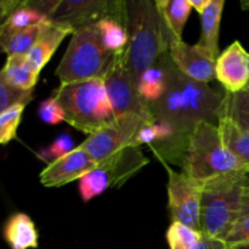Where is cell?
Listing matches in <instances>:
<instances>
[{"mask_svg":"<svg viewBox=\"0 0 249 249\" xmlns=\"http://www.w3.org/2000/svg\"><path fill=\"white\" fill-rule=\"evenodd\" d=\"M168 87L158 101L148 104L155 121H160L173 130V142L165 160L179 165L187 142L199 123L218 125L225 89H214L209 84L195 82L178 71L167 53Z\"/></svg>","mask_w":249,"mask_h":249,"instance_id":"1","label":"cell"},{"mask_svg":"<svg viewBox=\"0 0 249 249\" xmlns=\"http://www.w3.org/2000/svg\"><path fill=\"white\" fill-rule=\"evenodd\" d=\"M129 43L126 63L138 78L169 51L172 36L156 2L152 0L126 1Z\"/></svg>","mask_w":249,"mask_h":249,"instance_id":"2","label":"cell"},{"mask_svg":"<svg viewBox=\"0 0 249 249\" xmlns=\"http://www.w3.org/2000/svg\"><path fill=\"white\" fill-rule=\"evenodd\" d=\"M65 112V122L91 135L116 119L104 79L60 84L53 95Z\"/></svg>","mask_w":249,"mask_h":249,"instance_id":"3","label":"cell"},{"mask_svg":"<svg viewBox=\"0 0 249 249\" xmlns=\"http://www.w3.org/2000/svg\"><path fill=\"white\" fill-rule=\"evenodd\" d=\"M179 165L184 174L201 182L243 172L238 160L224 143L219 126L207 122L195 128Z\"/></svg>","mask_w":249,"mask_h":249,"instance_id":"4","label":"cell"},{"mask_svg":"<svg viewBox=\"0 0 249 249\" xmlns=\"http://www.w3.org/2000/svg\"><path fill=\"white\" fill-rule=\"evenodd\" d=\"M243 181L241 174L223 175L204 182L201 202V232L223 241L241 216Z\"/></svg>","mask_w":249,"mask_h":249,"instance_id":"5","label":"cell"},{"mask_svg":"<svg viewBox=\"0 0 249 249\" xmlns=\"http://www.w3.org/2000/svg\"><path fill=\"white\" fill-rule=\"evenodd\" d=\"M114 53L107 50L94 26L74 32L56 70L60 84L104 79L113 62Z\"/></svg>","mask_w":249,"mask_h":249,"instance_id":"6","label":"cell"},{"mask_svg":"<svg viewBox=\"0 0 249 249\" xmlns=\"http://www.w3.org/2000/svg\"><path fill=\"white\" fill-rule=\"evenodd\" d=\"M147 163L140 147H128L106 158L79 180L80 197L89 202L111 187L121 186Z\"/></svg>","mask_w":249,"mask_h":249,"instance_id":"7","label":"cell"},{"mask_svg":"<svg viewBox=\"0 0 249 249\" xmlns=\"http://www.w3.org/2000/svg\"><path fill=\"white\" fill-rule=\"evenodd\" d=\"M104 83L116 118L138 116L146 123L153 121L148 104L139 91L138 78L126 63V50L114 53L113 62L104 78Z\"/></svg>","mask_w":249,"mask_h":249,"instance_id":"8","label":"cell"},{"mask_svg":"<svg viewBox=\"0 0 249 249\" xmlns=\"http://www.w3.org/2000/svg\"><path fill=\"white\" fill-rule=\"evenodd\" d=\"M168 170V209L172 223H180L201 232V202L204 182L184 173Z\"/></svg>","mask_w":249,"mask_h":249,"instance_id":"9","label":"cell"},{"mask_svg":"<svg viewBox=\"0 0 249 249\" xmlns=\"http://www.w3.org/2000/svg\"><path fill=\"white\" fill-rule=\"evenodd\" d=\"M106 17L121 19L128 24L126 1L114 0H61L50 22L72 28L77 32L94 26Z\"/></svg>","mask_w":249,"mask_h":249,"instance_id":"10","label":"cell"},{"mask_svg":"<svg viewBox=\"0 0 249 249\" xmlns=\"http://www.w3.org/2000/svg\"><path fill=\"white\" fill-rule=\"evenodd\" d=\"M143 123L146 122L138 116L118 117L112 123L89 135L80 146L97 164L125 148L135 147L136 134Z\"/></svg>","mask_w":249,"mask_h":249,"instance_id":"11","label":"cell"},{"mask_svg":"<svg viewBox=\"0 0 249 249\" xmlns=\"http://www.w3.org/2000/svg\"><path fill=\"white\" fill-rule=\"evenodd\" d=\"M168 53L175 67L185 77L204 84H209L216 79V60L198 44L190 45L182 39H172Z\"/></svg>","mask_w":249,"mask_h":249,"instance_id":"12","label":"cell"},{"mask_svg":"<svg viewBox=\"0 0 249 249\" xmlns=\"http://www.w3.org/2000/svg\"><path fill=\"white\" fill-rule=\"evenodd\" d=\"M96 167L91 156L78 146L70 153L58 158L40 173V182L45 187H61L74 180H80Z\"/></svg>","mask_w":249,"mask_h":249,"instance_id":"13","label":"cell"},{"mask_svg":"<svg viewBox=\"0 0 249 249\" xmlns=\"http://www.w3.org/2000/svg\"><path fill=\"white\" fill-rule=\"evenodd\" d=\"M216 80L225 91L238 92L247 88L249 80V53L240 41L231 44L215 62Z\"/></svg>","mask_w":249,"mask_h":249,"instance_id":"14","label":"cell"},{"mask_svg":"<svg viewBox=\"0 0 249 249\" xmlns=\"http://www.w3.org/2000/svg\"><path fill=\"white\" fill-rule=\"evenodd\" d=\"M74 31L70 27L60 26V24H53V22L50 26L46 28V31L41 34L40 38L38 39L33 48L31 49L28 53L26 55L27 61L32 66L34 71L38 73L41 72L46 63L50 61L55 51L62 43L63 39L68 34H73Z\"/></svg>","mask_w":249,"mask_h":249,"instance_id":"15","label":"cell"},{"mask_svg":"<svg viewBox=\"0 0 249 249\" xmlns=\"http://www.w3.org/2000/svg\"><path fill=\"white\" fill-rule=\"evenodd\" d=\"M2 236L11 249L38 247L39 235L36 224L24 213H15L5 221Z\"/></svg>","mask_w":249,"mask_h":249,"instance_id":"16","label":"cell"},{"mask_svg":"<svg viewBox=\"0 0 249 249\" xmlns=\"http://www.w3.org/2000/svg\"><path fill=\"white\" fill-rule=\"evenodd\" d=\"M224 0H209L208 6L201 15V38L198 44L214 60L219 57V33H220L221 15L224 11Z\"/></svg>","mask_w":249,"mask_h":249,"instance_id":"17","label":"cell"},{"mask_svg":"<svg viewBox=\"0 0 249 249\" xmlns=\"http://www.w3.org/2000/svg\"><path fill=\"white\" fill-rule=\"evenodd\" d=\"M167 53L160 56V60L146 70L138 79L139 91L147 104L158 101L167 90Z\"/></svg>","mask_w":249,"mask_h":249,"instance_id":"18","label":"cell"},{"mask_svg":"<svg viewBox=\"0 0 249 249\" xmlns=\"http://www.w3.org/2000/svg\"><path fill=\"white\" fill-rule=\"evenodd\" d=\"M0 74L10 87L21 91H33L40 73L32 68L26 56H7Z\"/></svg>","mask_w":249,"mask_h":249,"instance_id":"19","label":"cell"},{"mask_svg":"<svg viewBox=\"0 0 249 249\" xmlns=\"http://www.w3.org/2000/svg\"><path fill=\"white\" fill-rule=\"evenodd\" d=\"M219 130L224 143L242 167L243 172L249 170V130H242L225 117H219Z\"/></svg>","mask_w":249,"mask_h":249,"instance_id":"20","label":"cell"},{"mask_svg":"<svg viewBox=\"0 0 249 249\" xmlns=\"http://www.w3.org/2000/svg\"><path fill=\"white\" fill-rule=\"evenodd\" d=\"M156 6L173 39H182L192 7L189 0H156Z\"/></svg>","mask_w":249,"mask_h":249,"instance_id":"21","label":"cell"},{"mask_svg":"<svg viewBox=\"0 0 249 249\" xmlns=\"http://www.w3.org/2000/svg\"><path fill=\"white\" fill-rule=\"evenodd\" d=\"M50 21H44L0 40V50L7 56H26L41 34L50 26Z\"/></svg>","mask_w":249,"mask_h":249,"instance_id":"22","label":"cell"},{"mask_svg":"<svg viewBox=\"0 0 249 249\" xmlns=\"http://www.w3.org/2000/svg\"><path fill=\"white\" fill-rule=\"evenodd\" d=\"M44 21H50V19L46 18L38 10L27 5L26 1H22L21 5L15 9L0 24V40Z\"/></svg>","mask_w":249,"mask_h":249,"instance_id":"23","label":"cell"},{"mask_svg":"<svg viewBox=\"0 0 249 249\" xmlns=\"http://www.w3.org/2000/svg\"><path fill=\"white\" fill-rule=\"evenodd\" d=\"M102 44L113 53H124L128 48L129 34L125 22L113 17H106L96 23Z\"/></svg>","mask_w":249,"mask_h":249,"instance_id":"24","label":"cell"},{"mask_svg":"<svg viewBox=\"0 0 249 249\" xmlns=\"http://www.w3.org/2000/svg\"><path fill=\"white\" fill-rule=\"evenodd\" d=\"M219 117H225L242 130H249V88L233 94L226 91Z\"/></svg>","mask_w":249,"mask_h":249,"instance_id":"25","label":"cell"},{"mask_svg":"<svg viewBox=\"0 0 249 249\" xmlns=\"http://www.w3.org/2000/svg\"><path fill=\"white\" fill-rule=\"evenodd\" d=\"M202 232L180 223H172L167 231V242L170 249H194L202 240Z\"/></svg>","mask_w":249,"mask_h":249,"instance_id":"26","label":"cell"},{"mask_svg":"<svg viewBox=\"0 0 249 249\" xmlns=\"http://www.w3.org/2000/svg\"><path fill=\"white\" fill-rule=\"evenodd\" d=\"M26 105H15L0 114V145H6L17 135Z\"/></svg>","mask_w":249,"mask_h":249,"instance_id":"27","label":"cell"},{"mask_svg":"<svg viewBox=\"0 0 249 249\" xmlns=\"http://www.w3.org/2000/svg\"><path fill=\"white\" fill-rule=\"evenodd\" d=\"M33 99V91H21L10 87L0 74V114L15 105H28Z\"/></svg>","mask_w":249,"mask_h":249,"instance_id":"28","label":"cell"},{"mask_svg":"<svg viewBox=\"0 0 249 249\" xmlns=\"http://www.w3.org/2000/svg\"><path fill=\"white\" fill-rule=\"evenodd\" d=\"M228 249H237L249 246V214L241 215L223 240Z\"/></svg>","mask_w":249,"mask_h":249,"instance_id":"29","label":"cell"},{"mask_svg":"<svg viewBox=\"0 0 249 249\" xmlns=\"http://www.w3.org/2000/svg\"><path fill=\"white\" fill-rule=\"evenodd\" d=\"M74 148L75 147H73V141L71 139V136L68 134H61L60 136H57L55 139V141L48 148H45V150L40 151L38 153V157L40 160H43L44 162L51 164L56 160L63 157V156L70 153Z\"/></svg>","mask_w":249,"mask_h":249,"instance_id":"30","label":"cell"},{"mask_svg":"<svg viewBox=\"0 0 249 249\" xmlns=\"http://www.w3.org/2000/svg\"><path fill=\"white\" fill-rule=\"evenodd\" d=\"M38 114L39 118L44 123L50 124V125H56V124H60L61 122L65 121V112H63L60 104L53 96L40 102Z\"/></svg>","mask_w":249,"mask_h":249,"instance_id":"31","label":"cell"},{"mask_svg":"<svg viewBox=\"0 0 249 249\" xmlns=\"http://www.w3.org/2000/svg\"><path fill=\"white\" fill-rule=\"evenodd\" d=\"M21 0H0V24L6 17L21 5Z\"/></svg>","mask_w":249,"mask_h":249,"instance_id":"32","label":"cell"},{"mask_svg":"<svg viewBox=\"0 0 249 249\" xmlns=\"http://www.w3.org/2000/svg\"><path fill=\"white\" fill-rule=\"evenodd\" d=\"M194 249H228L223 241L209 238L207 236H202V240Z\"/></svg>","mask_w":249,"mask_h":249,"instance_id":"33","label":"cell"},{"mask_svg":"<svg viewBox=\"0 0 249 249\" xmlns=\"http://www.w3.org/2000/svg\"><path fill=\"white\" fill-rule=\"evenodd\" d=\"M249 214V185L243 184L242 199H241V215Z\"/></svg>","mask_w":249,"mask_h":249,"instance_id":"34","label":"cell"},{"mask_svg":"<svg viewBox=\"0 0 249 249\" xmlns=\"http://www.w3.org/2000/svg\"><path fill=\"white\" fill-rule=\"evenodd\" d=\"M189 2L192 9L196 10L199 15H202L204 10H206V7L208 6L209 0H189Z\"/></svg>","mask_w":249,"mask_h":249,"instance_id":"35","label":"cell"},{"mask_svg":"<svg viewBox=\"0 0 249 249\" xmlns=\"http://www.w3.org/2000/svg\"><path fill=\"white\" fill-rule=\"evenodd\" d=\"M241 179H242L243 184L249 185V170H248V172H245V173H242V174H241Z\"/></svg>","mask_w":249,"mask_h":249,"instance_id":"36","label":"cell"},{"mask_svg":"<svg viewBox=\"0 0 249 249\" xmlns=\"http://www.w3.org/2000/svg\"><path fill=\"white\" fill-rule=\"evenodd\" d=\"M237 249H249V246L248 247H242V248H237Z\"/></svg>","mask_w":249,"mask_h":249,"instance_id":"37","label":"cell"},{"mask_svg":"<svg viewBox=\"0 0 249 249\" xmlns=\"http://www.w3.org/2000/svg\"><path fill=\"white\" fill-rule=\"evenodd\" d=\"M247 88H249V80H248V84H247Z\"/></svg>","mask_w":249,"mask_h":249,"instance_id":"38","label":"cell"},{"mask_svg":"<svg viewBox=\"0 0 249 249\" xmlns=\"http://www.w3.org/2000/svg\"><path fill=\"white\" fill-rule=\"evenodd\" d=\"M2 53V51H1V50H0V53Z\"/></svg>","mask_w":249,"mask_h":249,"instance_id":"39","label":"cell"}]
</instances>
